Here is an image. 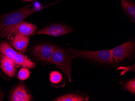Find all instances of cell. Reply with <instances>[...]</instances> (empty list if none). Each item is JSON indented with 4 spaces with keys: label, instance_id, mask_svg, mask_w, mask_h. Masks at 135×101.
<instances>
[{
    "label": "cell",
    "instance_id": "6da1fadb",
    "mask_svg": "<svg viewBox=\"0 0 135 101\" xmlns=\"http://www.w3.org/2000/svg\"><path fill=\"white\" fill-rule=\"evenodd\" d=\"M73 59H80L99 66L112 67L116 66L111 54L110 50L89 51L72 50Z\"/></svg>",
    "mask_w": 135,
    "mask_h": 101
},
{
    "label": "cell",
    "instance_id": "7a4b0ae2",
    "mask_svg": "<svg viewBox=\"0 0 135 101\" xmlns=\"http://www.w3.org/2000/svg\"><path fill=\"white\" fill-rule=\"evenodd\" d=\"M73 49H65L60 47H57L52 56L53 63L56 64L58 68L64 73L71 82V62Z\"/></svg>",
    "mask_w": 135,
    "mask_h": 101
},
{
    "label": "cell",
    "instance_id": "3957f363",
    "mask_svg": "<svg viewBox=\"0 0 135 101\" xmlns=\"http://www.w3.org/2000/svg\"><path fill=\"white\" fill-rule=\"evenodd\" d=\"M33 3L34 2L23 8L14 10L10 13L1 16L0 31L5 27L21 22L30 15L41 9L37 8H30Z\"/></svg>",
    "mask_w": 135,
    "mask_h": 101
},
{
    "label": "cell",
    "instance_id": "277c9868",
    "mask_svg": "<svg viewBox=\"0 0 135 101\" xmlns=\"http://www.w3.org/2000/svg\"><path fill=\"white\" fill-rule=\"evenodd\" d=\"M116 65L130 60L135 53V41H129L110 50Z\"/></svg>",
    "mask_w": 135,
    "mask_h": 101
},
{
    "label": "cell",
    "instance_id": "5b68a950",
    "mask_svg": "<svg viewBox=\"0 0 135 101\" xmlns=\"http://www.w3.org/2000/svg\"><path fill=\"white\" fill-rule=\"evenodd\" d=\"M36 26L30 23L22 21L19 23L4 28L0 31V39L14 34H22L28 36L36 31Z\"/></svg>",
    "mask_w": 135,
    "mask_h": 101
},
{
    "label": "cell",
    "instance_id": "8992f818",
    "mask_svg": "<svg viewBox=\"0 0 135 101\" xmlns=\"http://www.w3.org/2000/svg\"><path fill=\"white\" fill-rule=\"evenodd\" d=\"M57 46L51 43H44L34 47L33 55L41 62L47 64L53 63L52 56Z\"/></svg>",
    "mask_w": 135,
    "mask_h": 101
},
{
    "label": "cell",
    "instance_id": "52a82bcc",
    "mask_svg": "<svg viewBox=\"0 0 135 101\" xmlns=\"http://www.w3.org/2000/svg\"><path fill=\"white\" fill-rule=\"evenodd\" d=\"M75 31L72 27L61 23L53 24L42 28L36 33V34H45L51 36L59 37Z\"/></svg>",
    "mask_w": 135,
    "mask_h": 101
},
{
    "label": "cell",
    "instance_id": "ba28073f",
    "mask_svg": "<svg viewBox=\"0 0 135 101\" xmlns=\"http://www.w3.org/2000/svg\"><path fill=\"white\" fill-rule=\"evenodd\" d=\"M1 67L4 72L10 77L15 75L16 71V65L13 61L3 55H0Z\"/></svg>",
    "mask_w": 135,
    "mask_h": 101
},
{
    "label": "cell",
    "instance_id": "9c48e42d",
    "mask_svg": "<svg viewBox=\"0 0 135 101\" xmlns=\"http://www.w3.org/2000/svg\"><path fill=\"white\" fill-rule=\"evenodd\" d=\"M11 44L17 50L24 52L29 43V38L25 35L17 34L9 41Z\"/></svg>",
    "mask_w": 135,
    "mask_h": 101
},
{
    "label": "cell",
    "instance_id": "30bf717a",
    "mask_svg": "<svg viewBox=\"0 0 135 101\" xmlns=\"http://www.w3.org/2000/svg\"><path fill=\"white\" fill-rule=\"evenodd\" d=\"M31 99V95L28 93L25 87L23 85L17 87L11 96L12 101H29Z\"/></svg>",
    "mask_w": 135,
    "mask_h": 101
},
{
    "label": "cell",
    "instance_id": "8fae6325",
    "mask_svg": "<svg viewBox=\"0 0 135 101\" xmlns=\"http://www.w3.org/2000/svg\"><path fill=\"white\" fill-rule=\"evenodd\" d=\"M89 99V96L83 92L69 93L57 97L55 101H87Z\"/></svg>",
    "mask_w": 135,
    "mask_h": 101
},
{
    "label": "cell",
    "instance_id": "7c38bea8",
    "mask_svg": "<svg viewBox=\"0 0 135 101\" xmlns=\"http://www.w3.org/2000/svg\"><path fill=\"white\" fill-rule=\"evenodd\" d=\"M121 6L128 18L135 23V4L132 0H121Z\"/></svg>",
    "mask_w": 135,
    "mask_h": 101
},
{
    "label": "cell",
    "instance_id": "4fadbf2b",
    "mask_svg": "<svg viewBox=\"0 0 135 101\" xmlns=\"http://www.w3.org/2000/svg\"><path fill=\"white\" fill-rule=\"evenodd\" d=\"M13 61L15 64L28 68H34L36 66V64L28 60L26 56L17 52Z\"/></svg>",
    "mask_w": 135,
    "mask_h": 101
},
{
    "label": "cell",
    "instance_id": "5bb4252c",
    "mask_svg": "<svg viewBox=\"0 0 135 101\" xmlns=\"http://www.w3.org/2000/svg\"><path fill=\"white\" fill-rule=\"evenodd\" d=\"M0 52L4 56L11 59L13 61L17 54V52L5 41H3L0 44Z\"/></svg>",
    "mask_w": 135,
    "mask_h": 101
},
{
    "label": "cell",
    "instance_id": "9a60e30c",
    "mask_svg": "<svg viewBox=\"0 0 135 101\" xmlns=\"http://www.w3.org/2000/svg\"><path fill=\"white\" fill-rule=\"evenodd\" d=\"M122 85L124 90H126L132 93L135 94V78L123 82Z\"/></svg>",
    "mask_w": 135,
    "mask_h": 101
},
{
    "label": "cell",
    "instance_id": "2e32d148",
    "mask_svg": "<svg viewBox=\"0 0 135 101\" xmlns=\"http://www.w3.org/2000/svg\"><path fill=\"white\" fill-rule=\"evenodd\" d=\"M62 75L57 71H53L50 73V81L53 85L60 84L62 82Z\"/></svg>",
    "mask_w": 135,
    "mask_h": 101
},
{
    "label": "cell",
    "instance_id": "e0dca14e",
    "mask_svg": "<svg viewBox=\"0 0 135 101\" xmlns=\"http://www.w3.org/2000/svg\"><path fill=\"white\" fill-rule=\"evenodd\" d=\"M30 76V72L27 68H22L18 73V79L21 80H24L28 78Z\"/></svg>",
    "mask_w": 135,
    "mask_h": 101
},
{
    "label": "cell",
    "instance_id": "ac0fdd59",
    "mask_svg": "<svg viewBox=\"0 0 135 101\" xmlns=\"http://www.w3.org/2000/svg\"><path fill=\"white\" fill-rule=\"evenodd\" d=\"M135 66V64H133V65L131 66H128V67H120L118 68L117 69L118 70H123V71L120 74V76L122 75H124V74L126 73H127V72H130V71H132V72H135V67H133V66Z\"/></svg>",
    "mask_w": 135,
    "mask_h": 101
},
{
    "label": "cell",
    "instance_id": "d6986e66",
    "mask_svg": "<svg viewBox=\"0 0 135 101\" xmlns=\"http://www.w3.org/2000/svg\"><path fill=\"white\" fill-rule=\"evenodd\" d=\"M3 93L0 91V101H1V99L3 98Z\"/></svg>",
    "mask_w": 135,
    "mask_h": 101
},
{
    "label": "cell",
    "instance_id": "ffe728a7",
    "mask_svg": "<svg viewBox=\"0 0 135 101\" xmlns=\"http://www.w3.org/2000/svg\"><path fill=\"white\" fill-rule=\"evenodd\" d=\"M23 1H26V2H29V1H34V0H23Z\"/></svg>",
    "mask_w": 135,
    "mask_h": 101
}]
</instances>
